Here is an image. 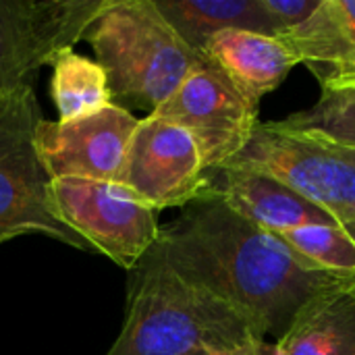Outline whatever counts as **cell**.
Instances as JSON below:
<instances>
[{"label": "cell", "mask_w": 355, "mask_h": 355, "mask_svg": "<svg viewBox=\"0 0 355 355\" xmlns=\"http://www.w3.org/2000/svg\"><path fill=\"white\" fill-rule=\"evenodd\" d=\"M106 0H0V96L33 87L37 71L83 37Z\"/></svg>", "instance_id": "52a82bcc"}, {"label": "cell", "mask_w": 355, "mask_h": 355, "mask_svg": "<svg viewBox=\"0 0 355 355\" xmlns=\"http://www.w3.org/2000/svg\"><path fill=\"white\" fill-rule=\"evenodd\" d=\"M227 164L272 175L341 227L355 218V150L324 135L283 121L258 123L245 148Z\"/></svg>", "instance_id": "277c9868"}, {"label": "cell", "mask_w": 355, "mask_h": 355, "mask_svg": "<svg viewBox=\"0 0 355 355\" xmlns=\"http://www.w3.org/2000/svg\"><path fill=\"white\" fill-rule=\"evenodd\" d=\"M275 37L322 87L355 83V0H320L308 21Z\"/></svg>", "instance_id": "7c38bea8"}, {"label": "cell", "mask_w": 355, "mask_h": 355, "mask_svg": "<svg viewBox=\"0 0 355 355\" xmlns=\"http://www.w3.org/2000/svg\"><path fill=\"white\" fill-rule=\"evenodd\" d=\"M283 123L293 129L314 131L355 150V83L322 87L316 104L289 114Z\"/></svg>", "instance_id": "ac0fdd59"}, {"label": "cell", "mask_w": 355, "mask_h": 355, "mask_svg": "<svg viewBox=\"0 0 355 355\" xmlns=\"http://www.w3.org/2000/svg\"><path fill=\"white\" fill-rule=\"evenodd\" d=\"M277 237L318 270L355 275V241L341 225H306Z\"/></svg>", "instance_id": "e0dca14e"}, {"label": "cell", "mask_w": 355, "mask_h": 355, "mask_svg": "<svg viewBox=\"0 0 355 355\" xmlns=\"http://www.w3.org/2000/svg\"><path fill=\"white\" fill-rule=\"evenodd\" d=\"M146 256L229 304L260 339L277 341L306 302L354 277L314 268L208 191L160 227Z\"/></svg>", "instance_id": "6da1fadb"}, {"label": "cell", "mask_w": 355, "mask_h": 355, "mask_svg": "<svg viewBox=\"0 0 355 355\" xmlns=\"http://www.w3.org/2000/svg\"><path fill=\"white\" fill-rule=\"evenodd\" d=\"M116 183L158 212L183 208L206 185L200 148L183 127L148 114L129 139Z\"/></svg>", "instance_id": "9c48e42d"}, {"label": "cell", "mask_w": 355, "mask_h": 355, "mask_svg": "<svg viewBox=\"0 0 355 355\" xmlns=\"http://www.w3.org/2000/svg\"><path fill=\"white\" fill-rule=\"evenodd\" d=\"M40 121L33 87L0 96V237L44 235L79 252H94L50 208V179L35 152Z\"/></svg>", "instance_id": "5b68a950"}, {"label": "cell", "mask_w": 355, "mask_h": 355, "mask_svg": "<svg viewBox=\"0 0 355 355\" xmlns=\"http://www.w3.org/2000/svg\"><path fill=\"white\" fill-rule=\"evenodd\" d=\"M204 191L220 198L239 216L275 235L306 225H339L329 212L283 181L248 166L227 164L206 173Z\"/></svg>", "instance_id": "8fae6325"}, {"label": "cell", "mask_w": 355, "mask_h": 355, "mask_svg": "<svg viewBox=\"0 0 355 355\" xmlns=\"http://www.w3.org/2000/svg\"><path fill=\"white\" fill-rule=\"evenodd\" d=\"M260 339L208 289L152 256L129 270L125 320L106 355H227Z\"/></svg>", "instance_id": "7a4b0ae2"}, {"label": "cell", "mask_w": 355, "mask_h": 355, "mask_svg": "<svg viewBox=\"0 0 355 355\" xmlns=\"http://www.w3.org/2000/svg\"><path fill=\"white\" fill-rule=\"evenodd\" d=\"M50 94L60 121L92 114L112 104L102 67L75 50H67L54 58Z\"/></svg>", "instance_id": "2e32d148"}, {"label": "cell", "mask_w": 355, "mask_h": 355, "mask_svg": "<svg viewBox=\"0 0 355 355\" xmlns=\"http://www.w3.org/2000/svg\"><path fill=\"white\" fill-rule=\"evenodd\" d=\"M152 114L183 127L196 139L206 173L235 158L258 127V104L206 58Z\"/></svg>", "instance_id": "ba28073f"}, {"label": "cell", "mask_w": 355, "mask_h": 355, "mask_svg": "<svg viewBox=\"0 0 355 355\" xmlns=\"http://www.w3.org/2000/svg\"><path fill=\"white\" fill-rule=\"evenodd\" d=\"M4 241H8L6 237H0V243H4Z\"/></svg>", "instance_id": "7402d4cb"}, {"label": "cell", "mask_w": 355, "mask_h": 355, "mask_svg": "<svg viewBox=\"0 0 355 355\" xmlns=\"http://www.w3.org/2000/svg\"><path fill=\"white\" fill-rule=\"evenodd\" d=\"M162 17L202 54L204 44L223 29H248L272 35L260 0H154Z\"/></svg>", "instance_id": "9a60e30c"}, {"label": "cell", "mask_w": 355, "mask_h": 355, "mask_svg": "<svg viewBox=\"0 0 355 355\" xmlns=\"http://www.w3.org/2000/svg\"><path fill=\"white\" fill-rule=\"evenodd\" d=\"M318 4L320 0H260L272 35H279L308 21Z\"/></svg>", "instance_id": "d6986e66"}, {"label": "cell", "mask_w": 355, "mask_h": 355, "mask_svg": "<svg viewBox=\"0 0 355 355\" xmlns=\"http://www.w3.org/2000/svg\"><path fill=\"white\" fill-rule=\"evenodd\" d=\"M354 283H355V277H354Z\"/></svg>", "instance_id": "603a6c76"}, {"label": "cell", "mask_w": 355, "mask_h": 355, "mask_svg": "<svg viewBox=\"0 0 355 355\" xmlns=\"http://www.w3.org/2000/svg\"><path fill=\"white\" fill-rule=\"evenodd\" d=\"M354 277L320 291L302 306L291 327L277 341L279 354L355 355Z\"/></svg>", "instance_id": "5bb4252c"}, {"label": "cell", "mask_w": 355, "mask_h": 355, "mask_svg": "<svg viewBox=\"0 0 355 355\" xmlns=\"http://www.w3.org/2000/svg\"><path fill=\"white\" fill-rule=\"evenodd\" d=\"M343 229L347 231V235H349V237H352V239H354V241H355V218H354V220H352V223L343 225Z\"/></svg>", "instance_id": "44dd1931"}, {"label": "cell", "mask_w": 355, "mask_h": 355, "mask_svg": "<svg viewBox=\"0 0 355 355\" xmlns=\"http://www.w3.org/2000/svg\"><path fill=\"white\" fill-rule=\"evenodd\" d=\"M54 216L125 270H133L158 239V210L119 183L54 179L48 183Z\"/></svg>", "instance_id": "8992f818"}, {"label": "cell", "mask_w": 355, "mask_h": 355, "mask_svg": "<svg viewBox=\"0 0 355 355\" xmlns=\"http://www.w3.org/2000/svg\"><path fill=\"white\" fill-rule=\"evenodd\" d=\"M202 56L258 106L300 64L281 40L248 29H223L214 33L204 44Z\"/></svg>", "instance_id": "4fadbf2b"}, {"label": "cell", "mask_w": 355, "mask_h": 355, "mask_svg": "<svg viewBox=\"0 0 355 355\" xmlns=\"http://www.w3.org/2000/svg\"><path fill=\"white\" fill-rule=\"evenodd\" d=\"M139 119L110 104L69 121H40L35 129L37 160L50 181L89 179L116 183L129 139Z\"/></svg>", "instance_id": "30bf717a"}, {"label": "cell", "mask_w": 355, "mask_h": 355, "mask_svg": "<svg viewBox=\"0 0 355 355\" xmlns=\"http://www.w3.org/2000/svg\"><path fill=\"white\" fill-rule=\"evenodd\" d=\"M227 355H281L277 343H268L266 339H252L243 343L241 347L229 352Z\"/></svg>", "instance_id": "ffe728a7"}, {"label": "cell", "mask_w": 355, "mask_h": 355, "mask_svg": "<svg viewBox=\"0 0 355 355\" xmlns=\"http://www.w3.org/2000/svg\"><path fill=\"white\" fill-rule=\"evenodd\" d=\"M112 104L152 114L204 58L173 29L154 0H106L83 31Z\"/></svg>", "instance_id": "3957f363"}]
</instances>
